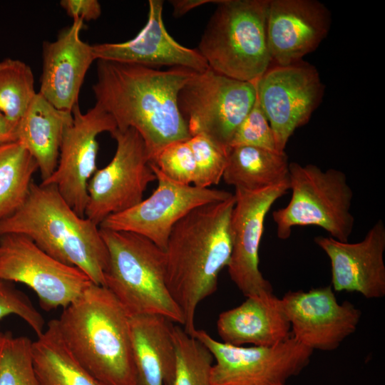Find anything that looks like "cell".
I'll use <instances>...</instances> for the list:
<instances>
[{
  "instance_id": "obj_1",
  "label": "cell",
  "mask_w": 385,
  "mask_h": 385,
  "mask_svg": "<svg viewBox=\"0 0 385 385\" xmlns=\"http://www.w3.org/2000/svg\"><path fill=\"white\" fill-rule=\"evenodd\" d=\"M196 73L181 66L160 71L97 60V80L92 89L96 103L113 117L116 129L138 132L150 160L166 145L191 138L178 98Z\"/></svg>"
},
{
  "instance_id": "obj_2",
  "label": "cell",
  "mask_w": 385,
  "mask_h": 385,
  "mask_svg": "<svg viewBox=\"0 0 385 385\" xmlns=\"http://www.w3.org/2000/svg\"><path fill=\"white\" fill-rule=\"evenodd\" d=\"M235 203L230 198L199 206L173 227L165 249L166 283L184 318V330L196 329L199 304L216 292L218 276L232 252L230 220Z\"/></svg>"
},
{
  "instance_id": "obj_3",
  "label": "cell",
  "mask_w": 385,
  "mask_h": 385,
  "mask_svg": "<svg viewBox=\"0 0 385 385\" xmlns=\"http://www.w3.org/2000/svg\"><path fill=\"white\" fill-rule=\"evenodd\" d=\"M77 361L106 385H134L130 316L105 287L92 283L56 319Z\"/></svg>"
},
{
  "instance_id": "obj_4",
  "label": "cell",
  "mask_w": 385,
  "mask_h": 385,
  "mask_svg": "<svg viewBox=\"0 0 385 385\" xmlns=\"http://www.w3.org/2000/svg\"><path fill=\"white\" fill-rule=\"evenodd\" d=\"M24 235L56 260L104 286L108 252L99 226L78 215L53 185L33 181L23 205L0 221V236Z\"/></svg>"
},
{
  "instance_id": "obj_5",
  "label": "cell",
  "mask_w": 385,
  "mask_h": 385,
  "mask_svg": "<svg viewBox=\"0 0 385 385\" xmlns=\"http://www.w3.org/2000/svg\"><path fill=\"white\" fill-rule=\"evenodd\" d=\"M100 232L108 252L103 287L128 315H160L183 326L166 283L165 251L135 233L103 228Z\"/></svg>"
},
{
  "instance_id": "obj_6",
  "label": "cell",
  "mask_w": 385,
  "mask_h": 385,
  "mask_svg": "<svg viewBox=\"0 0 385 385\" xmlns=\"http://www.w3.org/2000/svg\"><path fill=\"white\" fill-rule=\"evenodd\" d=\"M270 0H221L197 48L210 69L257 83L270 67L267 36Z\"/></svg>"
},
{
  "instance_id": "obj_7",
  "label": "cell",
  "mask_w": 385,
  "mask_h": 385,
  "mask_svg": "<svg viewBox=\"0 0 385 385\" xmlns=\"http://www.w3.org/2000/svg\"><path fill=\"white\" fill-rule=\"evenodd\" d=\"M289 186V202L272 212L279 239L289 238L295 226L312 225L322 227L337 240L348 242L354 217L351 212L353 191L344 173L292 162Z\"/></svg>"
},
{
  "instance_id": "obj_8",
  "label": "cell",
  "mask_w": 385,
  "mask_h": 385,
  "mask_svg": "<svg viewBox=\"0 0 385 385\" xmlns=\"http://www.w3.org/2000/svg\"><path fill=\"white\" fill-rule=\"evenodd\" d=\"M256 98V83L231 78L209 68L197 72L183 86L178 104L191 136L203 135L229 150Z\"/></svg>"
},
{
  "instance_id": "obj_9",
  "label": "cell",
  "mask_w": 385,
  "mask_h": 385,
  "mask_svg": "<svg viewBox=\"0 0 385 385\" xmlns=\"http://www.w3.org/2000/svg\"><path fill=\"white\" fill-rule=\"evenodd\" d=\"M191 336L215 360L212 385H284L308 366L313 353L292 336L274 346L249 347L217 341L202 329H195Z\"/></svg>"
},
{
  "instance_id": "obj_10",
  "label": "cell",
  "mask_w": 385,
  "mask_h": 385,
  "mask_svg": "<svg viewBox=\"0 0 385 385\" xmlns=\"http://www.w3.org/2000/svg\"><path fill=\"white\" fill-rule=\"evenodd\" d=\"M116 150L110 163L97 169L88 184L85 217L99 225L108 216L127 210L143 200L156 180L145 143L134 128L111 133Z\"/></svg>"
},
{
  "instance_id": "obj_11",
  "label": "cell",
  "mask_w": 385,
  "mask_h": 385,
  "mask_svg": "<svg viewBox=\"0 0 385 385\" xmlns=\"http://www.w3.org/2000/svg\"><path fill=\"white\" fill-rule=\"evenodd\" d=\"M0 279L28 286L46 311L65 309L93 283L80 269L59 262L17 233L0 236Z\"/></svg>"
},
{
  "instance_id": "obj_12",
  "label": "cell",
  "mask_w": 385,
  "mask_h": 385,
  "mask_svg": "<svg viewBox=\"0 0 385 385\" xmlns=\"http://www.w3.org/2000/svg\"><path fill=\"white\" fill-rule=\"evenodd\" d=\"M157 188L133 207L106 217L99 227L141 235L165 250L174 225L193 209L233 195L224 190L200 188L174 182L153 164Z\"/></svg>"
},
{
  "instance_id": "obj_13",
  "label": "cell",
  "mask_w": 385,
  "mask_h": 385,
  "mask_svg": "<svg viewBox=\"0 0 385 385\" xmlns=\"http://www.w3.org/2000/svg\"><path fill=\"white\" fill-rule=\"evenodd\" d=\"M256 91L277 149L284 152L294 130L306 124L319 106L324 86L315 67L299 61L270 66L256 83Z\"/></svg>"
},
{
  "instance_id": "obj_14",
  "label": "cell",
  "mask_w": 385,
  "mask_h": 385,
  "mask_svg": "<svg viewBox=\"0 0 385 385\" xmlns=\"http://www.w3.org/2000/svg\"><path fill=\"white\" fill-rule=\"evenodd\" d=\"M73 120L63 132L58 165L42 184L54 185L59 194L80 216L85 217L88 184L97 170L98 143L103 132L116 129L113 117L101 106L82 113L78 104L72 110Z\"/></svg>"
},
{
  "instance_id": "obj_15",
  "label": "cell",
  "mask_w": 385,
  "mask_h": 385,
  "mask_svg": "<svg viewBox=\"0 0 385 385\" xmlns=\"http://www.w3.org/2000/svg\"><path fill=\"white\" fill-rule=\"evenodd\" d=\"M289 190V182L257 191L235 189L230 220L232 252L227 267L231 280L246 297L273 292L259 269V248L266 215Z\"/></svg>"
},
{
  "instance_id": "obj_16",
  "label": "cell",
  "mask_w": 385,
  "mask_h": 385,
  "mask_svg": "<svg viewBox=\"0 0 385 385\" xmlns=\"http://www.w3.org/2000/svg\"><path fill=\"white\" fill-rule=\"evenodd\" d=\"M282 303L291 336L312 351H332L353 334L361 312L349 301L339 303L331 285L289 291Z\"/></svg>"
},
{
  "instance_id": "obj_17",
  "label": "cell",
  "mask_w": 385,
  "mask_h": 385,
  "mask_svg": "<svg viewBox=\"0 0 385 385\" xmlns=\"http://www.w3.org/2000/svg\"><path fill=\"white\" fill-rule=\"evenodd\" d=\"M315 244L328 256L331 264L332 287L337 292H356L367 299L385 295V225L379 220L362 240L340 242L322 235Z\"/></svg>"
},
{
  "instance_id": "obj_18",
  "label": "cell",
  "mask_w": 385,
  "mask_h": 385,
  "mask_svg": "<svg viewBox=\"0 0 385 385\" xmlns=\"http://www.w3.org/2000/svg\"><path fill=\"white\" fill-rule=\"evenodd\" d=\"M331 14L316 0H270L267 36L272 63L289 65L314 51L331 27Z\"/></svg>"
},
{
  "instance_id": "obj_19",
  "label": "cell",
  "mask_w": 385,
  "mask_h": 385,
  "mask_svg": "<svg viewBox=\"0 0 385 385\" xmlns=\"http://www.w3.org/2000/svg\"><path fill=\"white\" fill-rule=\"evenodd\" d=\"M83 21L73 19L53 41L42 45V73L39 93L57 109L71 112L86 74L96 60L92 45L83 41Z\"/></svg>"
},
{
  "instance_id": "obj_20",
  "label": "cell",
  "mask_w": 385,
  "mask_h": 385,
  "mask_svg": "<svg viewBox=\"0 0 385 385\" xmlns=\"http://www.w3.org/2000/svg\"><path fill=\"white\" fill-rule=\"evenodd\" d=\"M148 8V21L133 39L122 43L92 45L96 60L149 67L181 66L196 72L209 68L207 61L197 48L181 45L168 34L163 19V1L149 0Z\"/></svg>"
},
{
  "instance_id": "obj_21",
  "label": "cell",
  "mask_w": 385,
  "mask_h": 385,
  "mask_svg": "<svg viewBox=\"0 0 385 385\" xmlns=\"http://www.w3.org/2000/svg\"><path fill=\"white\" fill-rule=\"evenodd\" d=\"M217 329L222 342L234 346H271L291 337L281 298L273 292L247 297L239 306L221 312Z\"/></svg>"
},
{
  "instance_id": "obj_22",
  "label": "cell",
  "mask_w": 385,
  "mask_h": 385,
  "mask_svg": "<svg viewBox=\"0 0 385 385\" xmlns=\"http://www.w3.org/2000/svg\"><path fill=\"white\" fill-rule=\"evenodd\" d=\"M134 385H172L176 369L173 322L160 315L130 317Z\"/></svg>"
},
{
  "instance_id": "obj_23",
  "label": "cell",
  "mask_w": 385,
  "mask_h": 385,
  "mask_svg": "<svg viewBox=\"0 0 385 385\" xmlns=\"http://www.w3.org/2000/svg\"><path fill=\"white\" fill-rule=\"evenodd\" d=\"M72 120V112L57 109L37 93L17 124V141L36 160L41 182L57 167L62 136Z\"/></svg>"
},
{
  "instance_id": "obj_24",
  "label": "cell",
  "mask_w": 385,
  "mask_h": 385,
  "mask_svg": "<svg viewBox=\"0 0 385 385\" xmlns=\"http://www.w3.org/2000/svg\"><path fill=\"white\" fill-rule=\"evenodd\" d=\"M31 354L40 385H106L74 357L60 334L56 319L31 342Z\"/></svg>"
},
{
  "instance_id": "obj_25",
  "label": "cell",
  "mask_w": 385,
  "mask_h": 385,
  "mask_svg": "<svg viewBox=\"0 0 385 385\" xmlns=\"http://www.w3.org/2000/svg\"><path fill=\"white\" fill-rule=\"evenodd\" d=\"M288 157L284 152L253 146L230 148L222 179L235 189L257 191L289 182Z\"/></svg>"
},
{
  "instance_id": "obj_26",
  "label": "cell",
  "mask_w": 385,
  "mask_h": 385,
  "mask_svg": "<svg viewBox=\"0 0 385 385\" xmlns=\"http://www.w3.org/2000/svg\"><path fill=\"white\" fill-rule=\"evenodd\" d=\"M37 170L36 160L19 142L0 145V221L23 205Z\"/></svg>"
},
{
  "instance_id": "obj_27",
  "label": "cell",
  "mask_w": 385,
  "mask_h": 385,
  "mask_svg": "<svg viewBox=\"0 0 385 385\" xmlns=\"http://www.w3.org/2000/svg\"><path fill=\"white\" fill-rule=\"evenodd\" d=\"M36 93L28 64L9 58L0 61V111L16 126Z\"/></svg>"
},
{
  "instance_id": "obj_28",
  "label": "cell",
  "mask_w": 385,
  "mask_h": 385,
  "mask_svg": "<svg viewBox=\"0 0 385 385\" xmlns=\"http://www.w3.org/2000/svg\"><path fill=\"white\" fill-rule=\"evenodd\" d=\"M173 337L177 361L172 385H212L214 358L210 351L179 324H173Z\"/></svg>"
},
{
  "instance_id": "obj_29",
  "label": "cell",
  "mask_w": 385,
  "mask_h": 385,
  "mask_svg": "<svg viewBox=\"0 0 385 385\" xmlns=\"http://www.w3.org/2000/svg\"><path fill=\"white\" fill-rule=\"evenodd\" d=\"M26 337L6 332L0 349V385H40L34 371Z\"/></svg>"
},
{
  "instance_id": "obj_30",
  "label": "cell",
  "mask_w": 385,
  "mask_h": 385,
  "mask_svg": "<svg viewBox=\"0 0 385 385\" xmlns=\"http://www.w3.org/2000/svg\"><path fill=\"white\" fill-rule=\"evenodd\" d=\"M188 143L195 164L192 185L200 188H210L217 185L227 165L228 150L203 135L191 136Z\"/></svg>"
},
{
  "instance_id": "obj_31",
  "label": "cell",
  "mask_w": 385,
  "mask_h": 385,
  "mask_svg": "<svg viewBox=\"0 0 385 385\" xmlns=\"http://www.w3.org/2000/svg\"><path fill=\"white\" fill-rule=\"evenodd\" d=\"M150 163L174 182L183 185L193 184L195 164L188 140L173 142L166 145Z\"/></svg>"
},
{
  "instance_id": "obj_32",
  "label": "cell",
  "mask_w": 385,
  "mask_h": 385,
  "mask_svg": "<svg viewBox=\"0 0 385 385\" xmlns=\"http://www.w3.org/2000/svg\"><path fill=\"white\" fill-rule=\"evenodd\" d=\"M242 145L278 151L274 133L257 96L252 108L235 130L229 147Z\"/></svg>"
},
{
  "instance_id": "obj_33",
  "label": "cell",
  "mask_w": 385,
  "mask_h": 385,
  "mask_svg": "<svg viewBox=\"0 0 385 385\" xmlns=\"http://www.w3.org/2000/svg\"><path fill=\"white\" fill-rule=\"evenodd\" d=\"M11 314L22 319L37 337L45 329L43 317L29 297L11 282L0 279V319Z\"/></svg>"
},
{
  "instance_id": "obj_34",
  "label": "cell",
  "mask_w": 385,
  "mask_h": 385,
  "mask_svg": "<svg viewBox=\"0 0 385 385\" xmlns=\"http://www.w3.org/2000/svg\"><path fill=\"white\" fill-rule=\"evenodd\" d=\"M60 5L73 19L96 20L101 14V6L97 0H61Z\"/></svg>"
},
{
  "instance_id": "obj_35",
  "label": "cell",
  "mask_w": 385,
  "mask_h": 385,
  "mask_svg": "<svg viewBox=\"0 0 385 385\" xmlns=\"http://www.w3.org/2000/svg\"><path fill=\"white\" fill-rule=\"evenodd\" d=\"M17 141L16 125L0 111V145Z\"/></svg>"
},
{
  "instance_id": "obj_36",
  "label": "cell",
  "mask_w": 385,
  "mask_h": 385,
  "mask_svg": "<svg viewBox=\"0 0 385 385\" xmlns=\"http://www.w3.org/2000/svg\"><path fill=\"white\" fill-rule=\"evenodd\" d=\"M217 1L211 0H173L170 4L173 7V15L176 17L185 14L189 11L207 3H215Z\"/></svg>"
},
{
  "instance_id": "obj_37",
  "label": "cell",
  "mask_w": 385,
  "mask_h": 385,
  "mask_svg": "<svg viewBox=\"0 0 385 385\" xmlns=\"http://www.w3.org/2000/svg\"><path fill=\"white\" fill-rule=\"evenodd\" d=\"M5 334L6 333H4L0 329V349H1L2 343L4 342V337H5Z\"/></svg>"
},
{
  "instance_id": "obj_38",
  "label": "cell",
  "mask_w": 385,
  "mask_h": 385,
  "mask_svg": "<svg viewBox=\"0 0 385 385\" xmlns=\"http://www.w3.org/2000/svg\"><path fill=\"white\" fill-rule=\"evenodd\" d=\"M284 385H288V384H284Z\"/></svg>"
}]
</instances>
